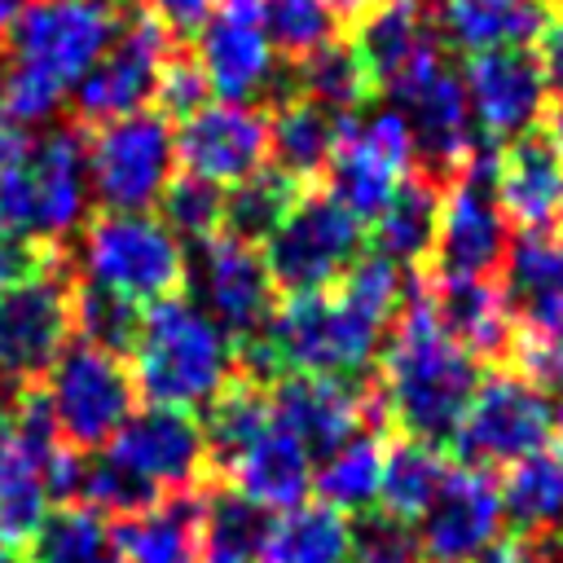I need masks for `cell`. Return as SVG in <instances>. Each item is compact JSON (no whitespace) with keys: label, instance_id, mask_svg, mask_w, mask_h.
Returning <instances> with one entry per match:
<instances>
[{"label":"cell","instance_id":"7dc6e473","mask_svg":"<svg viewBox=\"0 0 563 563\" xmlns=\"http://www.w3.org/2000/svg\"><path fill=\"white\" fill-rule=\"evenodd\" d=\"M53 251H57V246H40V242L0 233V290L18 286V282H26V277H35V273L48 264Z\"/></svg>","mask_w":563,"mask_h":563},{"label":"cell","instance_id":"60d3db41","mask_svg":"<svg viewBox=\"0 0 563 563\" xmlns=\"http://www.w3.org/2000/svg\"><path fill=\"white\" fill-rule=\"evenodd\" d=\"M255 13H260L268 48L286 57L290 66L334 44L343 31V18L330 0H255Z\"/></svg>","mask_w":563,"mask_h":563},{"label":"cell","instance_id":"f907efd6","mask_svg":"<svg viewBox=\"0 0 563 563\" xmlns=\"http://www.w3.org/2000/svg\"><path fill=\"white\" fill-rule=\"evenodd\" d=\"M475 563H545V554H541L528 537H519V532H515V537H497V541H493Z\"/></svg>","mask_w":563,"mask_h":563},{"label":"cell","instance_id":"7a4b0ae2","mask_svg":"<svg viewBox=\"0 0 563 563\" xmlns=\"http://www.w3.org/2000/svg\"><path fill=\"white\" fill-rule=\"evenodd\" d=\"M479 387V365L466 347H457L427 308V295H409L391 321V339L378 356L374 405L387 422L405 431V440L449 444L457 422Z\"/></svg>","mask_w":563,"mask_h":563},{"label":"cell","instance_id":"9c48e42d","mask_svg":"<svg viewBox=\"0 0 563 563\" xmlns=\"http://www.w3.org/2000/svg\"><path fill=\"white\" fill-rule=\"evenodd\" d=\"M361 220L343 211L325 189H303L282 224L260 246L268 277L286 295H317L330 290L361 255Z\"/></svg>","mask_w":563,"mask_h":563},{"label":"cell","instance_id":"8992f818","mask_svg":"<svg viewBox=\"0 0 563 563\" xmlns=\"http://www.w3.org/2000/svg\"><path fill=\"white\" fill-rule=\"evenodd\" d=\"M383 330V321H374L330 286L317 295H286L264 321L260 339L273 347L282 374L352 378L374 361Z\"/></svg>","mask_w":563,"mask_h":563},{"label":"cell","instance_id":"7bdbcfd3","mask_svg":"<svg viewBox=\"0 0 563 563\" xmlns=\"http://www.w3.org/2000/svg\"><path fill=\"white\" fill-rule=\"evenodd\" d=\"M220 216H224V189L211 180H198L189 172L172 176V185L158 198V220L167 224V233L180 242H207L220 233Z\"/></svg>","mask_w":563,"mask_h":563},{"label":"cell","instance_id":"ba28073f","mask_svg":"<svg viewBox=\"0 0 563 563\" xmlns=\"http://www.w3.org/2000/svg\"><path fill=\"white\" fill-rule=\"evenodd\" d=\"M176 176V128L136 110L88 128V194L101 211H150Z\"/></svg>","mask_w":563,"mask_h":563},{"label":"cell","instance_id":"11a10c76","mask_svg":"<svg viewBox=\"0 0 563 563\" xmlns=\"http://www.w3.org/2000/svg\"><path fill=\"white\" fill-rule=\"evenodd\" d=\"M26 9V0H0V40H4V31L13 26V18Z\"/></svg>","mask_w":563,"mask_h":563},{"label":"cell","instance_id":"6da1fadb","mask_svg":"<svg viewBox=\"0 0 563 563\" xmlns=\"http://www.w3.org/2000/svg\"><path fill=\"white\" fill-rule=\"evenodd\" d=\"M123 22L119 0H26L0 40V106L18 128L48 123Z\"/></svg>","mask_w":563,"mask_h":563},{"label":"cell","instance_id":"1f68e13d","mask_svg":"<svg viewBox=\"0 0 563 563\" xmlns=\"http://www.w3.org/2000/svg\"><path fill=\"white\" fill-rule=\"evenodd\" d=\"M435 220H440L435 176L409 172L400 189L387 198V207L374 216V255L391 260L396 268H413L435 246Z\"/></svg>","mask_w":563,"mask_h":563},{"label":"cell","instance_id":"4dcf8cb0","mask_svg":"<svg viewBox=\"0 0 563 563\" xmlns=\"http://www.w3.org/2000/svg\"><path fill=\"white\" fill-rule=\"evenodd\" d=\"M501 510L519 537H559L563 532V440L528 453L506 471Z\"/></svg>","mask_w":563,"mask_h":563},{"label":"cell","instance_id":"94428289","mask_svg":"<svg viewBox=\"0 0 563 563\" xmlns=\"http://www.w3.org/2000/svg\"><path fill=\"white\" fill-rule=\"evenodd\" d=\"M418 4H427V0H418Z\"/></svg>","mask_w":563,"mask_h":563},{"label":"cell","instance_id":"4fadbf2b","mask_svg":"<svg viewBox=\"0 0 563 563\" xmlns=\"http://www.w3.org/2000/svg\"><path fill=\"white\" fill-rule=\"evenodd\" d=\"M70 286H75V273L57 246L35 277L0 290V374L18 383L48 374V365L62 356V347L75 334Z\"/></svg>","mask_w":563,"mask_h":563},{"label":"cell","instance_id":"9a60e30c","mask_svg":"<svg viewBox=\"0 0 563 563\" xmlns=\"http://www.w3.org/2000/svg\"><path fill=\"white\" fill-rule=\"evenodd\" d=\"M185 282L194 286V303L233 343L255 339L277 308L273 303L277 286L268 277L260 246L238 242L229 233H216V238L198 242L194 255H185Z\"/></svg>","mask_w":563,"mask_h":563},{"label":"cell","instance_id":"f1b7e54d","mask_svg":"<svg viewBox=\"0 0 563 563\" xmlns=\"http://www.w3.org/2000/svg\"><path fill=\"white\" fill-rule=\"evenodd\" d=\"M224 488L255 501L268 515H282L312 493V457L299 440H290L277 422L224 471Z\"/></svg>","mask_w":563,"mask_h":563},{"label":"cell","instance_id":"484cf974","mask_svg":"<svg viewBox=\"0 0 563 563\" xmlns=\"http://www.w3.org/2000/svg\"><path fill=\"white\" fill-rule=\"evenodd\" d=\"M202 497L207 488H185L158 497L150 510L119 519L110 528V550L119 563H198L202 541Z\"/></svg>","mask_w":563,"mask_h":563},{"label":"cell","instance_id":"52a82bcc","mask_svg":"<svg viewBox=\"0 0 563 563\" xmlns=\"http://www.w3.org/2000/svg\"><path fill=\"white\" fill-rule=\"evenodd\" d=\"M44 405L62 444L75 453H101L136 409V378L123 356L101 352L84 339L66 343L44 374Z\"/></svg>","mask_w":563,"mask_h":563},{"label":"cell","instance_id":"836d02e7","mask_svg":"<svg viewBox=\"0 0 563 563\" xmlns=\"http://www.w3.org/2000/svg\"><path fill=\"white\" fill-rule=\"evenodd\" d=\"M383 457H387V444L374 431H356L352 440H343L339 449H330L312 466V493H317V501H325L339 515H365V510H374L378 488H383Z\"/></svg>","mask_w":563,"mask_h":563},{"label":"cell","instance_id":"f5cc1de1","mask_svg":"<svg viewBox=\"0 0 563 563\" xmlns=\"http://www.w3.org/2000/svg\"><path fill=\"white\" fill-rule=\"evenodd\" d=\"M26 150H31V136H26V128H18V123L9 119V110L0 106V167L18 163Z\"/></svg>","mask_w":563,"mask_h":563},{"label":"cell","instance_id":"7c38bea8","mask_svg":"<svg viewBox=\"0 0 563 563\" xmlns=\"http://www.w3.org/2000/svg\"><path fill=\"white\" fill-rule=\"evenodd\" d=\"M413 163V136L400 110H374L365 119L347 114L339 145L325 163V194L365 224L387 207Z\"/></svg>","mask_w":563,"mask_h":563},{"label":"cell","instance_id":"681fc988","mask_svg":"<svg viewBox=\"0 0 563 563\" xmlns=\"http://www.w3.org/2000/svg\"><path fill=\"white\" fill-rule=\"evenodd\" d=\"M537 62H541L545 88H554V92L563 97V0L554 4L550 22H545V31H541V53H537Z\"/></svg>","mask_w":563,"mask_h":563},{"label":"cell","instance_id":"5bb4252c","mask_svg":"<svg viewBox=\"0 0 563 563\" xmlns=\"http://www.w3.org/2000/svg\"><path fill=\"white\" fill-rule=\"evenodd\" d=\"M510 246V220L493 194V154L479 150L440 194L435 277H488Z\"/></svg>","mask_w":563,"mask_h":563},{"label":"cell","instance_id":"3957f363","mask_svg":"<svg viewBox=\"0 0 563 563\" xmlns=\"http://www.w3.org/2000/svg\"><path fill=\"white\" fill-rule=\"evenodd\" d=\"M136 396L172 409H207L238 378V343L185 295H167L141 308L132 343Z\"/></svg>","mask_w":563,"mask_h":563},{"label":"cell","instance_id":"ac0fdd59","mask_svg":"<svg viewBox=\"0 0 563 563\" xmlns=\"http://www.w3.org/2000/svg\"><path fill=\"white\" fill-rule=\"evenodd\" d=\"M506 528V510H501V488L488 471L453 462L444 471L440 493L431 497L427 515L413 523L418 532V550L431 563H475Z\"/></svg>","mask_w":563,"mask_h":563},{"label":"cell","instance_id":"d4e9b609","mask_svg":"<svg viewBox=\"0 0 563 563\" xmlns=\"http://www.w3.org/2000/svg\"><path fill=\"white\" fill-rule=\"evenodd\" d=\"M435 35L466 57L497 48H532L554 0H435Z\"/></svg>","mask_w":563,"mask_h":563},{"label":"cell","instance_id":"db71d44e","mask_svg":"<svg viewBox=\"0 0 563 563\" xmlns=\"http://www.w3.org/2000/svg\"><path fill=\"white\" fill-rule=\"evenodd\" d=\"M541 136L563 154V97H559L554 106H545V114H541Z\"/></svg>","mask_w":563,"mask_h":563},{"label":"cell","instance_id":"74e56055","mask_svg":"<svg viewBox=\"0 0 563 563\" xmlns=\"http://www.w3.org/2000/svg\"><path fill=\"white\" fill-rule=\"evenodd\" d=\"M290 88L317 106H325L330 114H352L374 97V79L365 75L352 40H334L325 48H317L312 57L290 66Z\"/></svg>","mask_w":563,"mask_h":563},{"label":"cell","instance_id":"e575fe53","mask_svg":"<svg viewBox=\"0 0 563 563\" xmlns=\"http://www.w3.org/2000/svg\"><path fill=\"white\" fill-rule=\"evenodd\" d=\"M268 427H273L268 387H255V383H246V378H233V383L207 405V418H202L207 466L224 475Z\"/></svg>","mask_w":563,"mask_h":563},{"label":"cell","instance_id":"30bf717a","mask_svg":"<svg viewBox=\"0 0 563 563\" xmlns=\"http://www.w3.org/2000/svg\"><path fill=\"white\" fill-rule=\"evenodd\" d=\"M559 431V409L554 400L523 374H488L479 378L462 422H457V453L466 466L493 471V466H515L528 453L545 449Z\"/></svg>","mask_w":563,"mask_h":563},{"label":"cell","instance_id":"ee69618b","mask_svg":"<svg viewBox=\"0 0 563 563\" xmlns=\"http://www.w3.org/2000/svg\"><path fill=\"white\" fill-rule=\"evenodd\" d=\"M207 97H211V88H207V75H202V66H198L194 48L176 44V48L167 53L163 70H158V84H154V106H158V114H163L167 123H176V119L185 123L189 114H198V110L207 106Z\"/></svg>","mask_w":563,"mask_h":563},{"label":"cell","instance_id":"ffe728a7","mask_svg":"<svg viewBox=\"0 0 563 563\" xmlns=\"http://www.w3.org/2000/svg\"><path fill=\"white\" fill-rule=\"evenodd\" d=\"M462 88H466L471 123L488 141H515L532 132L550 106V88L532 48H497L466 57Z\"/></svg>","mask_w":563,"mask_h":563},{"label":"cell","instance_id":"d6a6232c","mask_svg":"<svg viewBox=\"0 0 563 563\" xmlns=\"http://www.w3.org/2000/svg\"><path fill=\"white\" fill-rule=\"evenodd\" d=\"M260 563H352V519L325 501H299L273 515Z\"/></svg>","mask_w":563,"mask_h":563},{"label":"cell","instance_id":"2e32d148","mask_svg":"<svg viewBox=\"0 0 563 563\" xmlns=\"http://www.w3.org/2000/svg\"><path fill=\"white\" fill-rule=\"evenodd\" d=\"M194 57L207 75V88L220 92L224 101H246L255 97H290V70L273 62V48L264 40L255 0H224L220 9L207 13V22L194 35Z\"/></svg>","mask_w":563,"mask_h":563},{"label":"cell","instance_id":"8fae6325","mask_svg":"<svg viewBox=\"0 0 563 563\" xmlns=\"http://www.w3.org/2000/svg\"><path fill=\"white\" fill-rule=\"evenodd\" d=\"M180 40L163 22H154L141 9H123V22H119L114 40L106 44V53L70 88L75 123L101 128L110 119H123V114L145 110L154 101L158 70H163V62H167V53Z\"/></svg>","mask_w":563,"mask_h":563},{"label":"cell","instance_id":"680465c9","mask_svg":"<svg viewBox=\"0 0 563 563\" xmlns=\"http://www.w3.org/2000/svg\"><path fill=\"white\" fill-rule=\"evenodd\" d=\"M554 563H563V532H559V545H554Z\"/></svg>","mask_w":563,"mask_h":563},{"label":"cell","instance_id":"603a6c76","mask_svg":"<svg viewBox=\"0 0 563 563\" xmlns=\"http://www.w3.org/2000/svg\"><path fill=\"white\" fill-rule=\"evenodd\" d=\"M400 106H405L400 114H405L409 136H413V158H422L431 172H440V176L453 180L479 154L462 75H453L449 66H440L418 88H409L400 97Z\"/></svg>","mask_w":563,"mask_h":563},{"label":"cell","instance_id":"7402d4cb","mask_svg":"<svg viewBox=\"0 0 563 563\" xmlns=\"http://www.w3.org/2000/svg\"><path fill=\"white\" fill-rule=\"evenodd\" d=\"M273 422L308 449V457H325L356 431H365L369 418H383L374 396L352 387L347 378L325 374H282L268 387Z\"/></svg>","mask_w":563,"mask_h":563},{"label":"cell","instance_id":"83f0119b","mask_svg":"<svg viewBox=\"0 0 563 563\" xmlns=\"http://www.w3.org/2000/svg\"><path fill=\"white\" fill-rule=\"evenodd\" d=\"M501 295L515 325H541L563 317V233L523 229L501 255Z\"/></svg>","mask_w":563,"mask_h":563},{"label":"cell","instance_id":"6f0895ef","mask_svg":"<svg viewBox=\"0 0 563 563\" xmlns=\"http://www.w3.org/2000/svg\"><path fill=\"white\" fill-rule=\"evenodd\" d=\"M334 9H339V18H356L365 4H374V0H330Z\"/></svg>","mask_w":563,"mask_h":563},{"label":"cell","instance_id":"f546056e","mask_svg":"<svg viewBox=\"0 0 563 563\" xmlns=\"http://www.w3.org/2000/svg\"><path fill=\"white\" fill-rule=\"evenodd\" d=\"M339 132H343V114H330L325 106H317L299 92L273 101V114H268L273 167L286 172L290 180L308 185L317 172H325V163L339 145Z\"/></svg>","mask_w":563,"mask_h":563},{"label":"cell","instance_id":"91938a15","mask_svg":"<svg viewBox=\"0 0 563 563\" xmlns=\"http://www.w3.org/2000/svg\"><path fill=\"white\" fill-rule=\"evenodd\" d=\"M211 4H224V0H211Z\"/></svg>","mask_w":563,"mask_h":563},{"label":"cell","instance_id":"d6986e66","mask_svg":"<svg viewBox=\"0 0 563 563\" xmlns=\"http://www.w3.org/2000/svg\"><path fill=\"white\" fill-rule=\"evenodd\" d=\"M106 453L123 462L132 475H141L150 488H158L163 497L198 488L207 471L202 422L189 409H172V405L132 409V418L119 427Z\"/></svg>","mask_w":563,"mask_h":563},{"label":"cell","instance_id":"8d00e7d4","mask_svg":"<svg viewBox=\"0 0 563 563\" xmlns=\"http://www.w3.org/2000/svg\"><path fill=\"white\" fill-rule=\"evenodd\" d=\"M444 471H449V462L440 457L435 444H422V440H400V444H391L387 457H383L378 510L413 528V523L427 515L431 497L440 493Z\"/></svg>","mask_w":563,"mask_h":563},{"label":"cell","instance_id":"c3c4849f","mask_svg":"<svg viewBox=\"0 0 563 563\" xmlns=\"http://www.w3.org/2000/svg\"><path fill=\"white\" fill-rule=\"evenodd\" d=\"M128 9H141V13H150L154 22H163L176 40H189V35H198V26L207 22L211 0H128Z\"/></svg>","mask_w":563,"mask_h":563},{"label":"cell","instance_id":"bcb514c9","mask_svg":"<svg viewBox=\"0 0 563 563\" xmlns=\"http://www.w3.org/2000/svg\"><path fill=\"white\" fill-rule=\"evenodd\" d=\"M519 374L532 378L545 396L550 391L563 396V317L541 321V325H523V334H519Z\"/></svg>","mask_w":563,"mask_h":563},{"label":"cell","instance_id":"9f6ffc18","mask_svg":"<svg viewBox=\"0 0 563 563\" xmlns=\"http://www.w3.org/2000/svg\"><path fill=\"white\" fill-rule=\"evenodd\" d=\"M0 563H26V550H22V545H13V541H4V537H0Z\"/></svg>","mask_w":563,"mask_h":563},{"label":"cell","instance_id":"cb8c5ba5","mask_svg":"<svg viewBox=\"0 0 563 563\" xmlns=\"http://www.w3.org/2000/svg\"><path fill=\"white\" fill-rule=\"evenodd\" d=\"M493 194L501 216L519 229H554L563 216V154L541 132L506 141L493 158Z\"/></svg>","mask_w":563,"mask_h":563},{"label":"cell","instance_id":"b9f144b4","mask_svg":"<svg viewBox=\"0 0 563 563\" xmlns=\"http://www.w3.org/2000/svg\"><path fill=\"white\" fill-rule=\"evenodd\" d=\"M70 330H79V339L101 352L128 356L136 343V330H141V308L110 290L75 282L70 286Z\"/></svg>","mask_w":563,"mask_h":563},{"label":"cell","instance_id":"f35d334b","mask_svg":"<svg viewBox=\"0 0 563 563\" xmlns=\"http://www.w3.org/2000/svg\"><path fill=\"white\" fill-rule=\"evenodd\" d=\"M303 194L299 180H290L286 172L277 167H260L251 172L246 180L229 185L224 189V216H220V233L238 238V242H251V246H264L268 233L282 224V216L290 211V202Z\"/></svg>","mask_w":563,"mask_h":563},{"label":"cell","instance_id":"e0dca14e","mask_svg":"<svg viewBox=\"0 0 563 563\" xmlns=\"http://www.w3.org/2000/svg\"><path fill=\"white\" fill-rule=\"evenodd\" d=\"M352 22V48L365 75L374 79V92L383 88L400 101L409 88H418L427 75L444 66L440 35L427 18V4L418 0H374Z\"/></svg>","mask_w":563,"mask_h":563},{"label":"cell","instance_id":"44dd1931","mask_svg":"<svg viewBox=\"0 0 563 563\" xmlns=\"http://www.w3.org/2000/svg\"><path fill=\"white\" fill-rule=\"evenodd\" d=\"M268 158V114L246 101H207L176 132V163L220 189L246 180Z\"/></svg>","mask_w":563,"mask_h":563},{"label":"cell","instance_id":"f6af8a7d","mask_svg":"<svg viewBox=\"0 0 563 563\" xmlns=\"http://www.w3.org/2000/svg\"><path fill=\"white\" fill-rule=\"evenodd\" d=\"M352 563H418V532L383 510H365L352 523Z\"/></svg>","mask_w":563,"mask_h":563},{"label":"cell","instance_id":"ab89813d","mask_svg":"<svg viewBox=\"0 0 563 563\" xmlns=\"http://www.w3.org/2000/svg\"><path fill=\"white\" fill-rule=\"evenodd\" d=\"M26 563H110V523L79 506L66 501L40 519V528L26 537Z\"/></svg>","mask_w":563,"mask_h":563},{"label":"cell","instance_id":"d590c367","mask_svg":"<svg viewBox=\"0 0 563 563\" xmlns=\"http://www.w3.org/2000/svg\"><path fill=\"white\" fill-rule=\"evenodd\" d=\"M268 523H273V515L260 510L255 501L238 497L233 488H224V484L207 488L198 563H260Z\"/></svg>","mask_w":563,"mask_h":563},{"label":"cell","instance_id":"4316f807","mask_svg":"<svg viewBox=\"0 0 563 563\" xmlns=\"http://www.w3.org/2000/svg\"><path fill=\"white\" fill-rule=\"evenodd\" d=\"M422 295L440 330L475 361L497 356L515 334V312L493 277H435V286Z\"/></svg>","mask_w":563,"mask_h":563},{"label":"cell","instance_id":"816d5d0a","mask_svg":"<svg viewBox=\"0 0 563 563\" xmlns=\"http://www.w3.org/2000/svg\"><path fill=\"white\" fill-rule=\"evenodd\" d=\"M26 396H31V383H18V378L0 374V435H4V431L18 422V413H22Z\"/></svg>","mask_w":563,"mask_h":563},{"label":"cell","instance_id":"5b68a950","mask_svg":"<svg viewBox=\"0 0 563 563\" xmlns=\"http://www.w3.org/2000/svg\"><path fill=\"white\" fill-rule=\"evenodd\" d=\"M75 282L110 290L128 303H158L185 282V246L145 211H101L79 224L66 255Z\"/></svg>","mask_w":563,"mask_h":563},{"label":"cell","instance_id":"277c9868","mask_svg":"<svg viewBox=\"0 0 563 563\" xmlns=\"http://www.w3.org/2000/svg\"><path fill=\"white\" fill-rule=\"evenodd\" d=\"M88 128L62 123L0 167V233L62 246L88 220Z\"/></svg>","mask_w":563,"mask_h":563}]
</instances>
